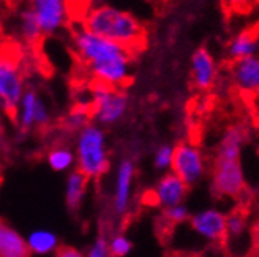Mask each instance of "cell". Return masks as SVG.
<instances>
[{
    "instance_id": "30bf717a",
    "label": "cell",
    "mask_w": 259,
    "mask_h": 257,
    "mask_svg": "<svg viewBox=\"0 0 259 257\" xmlns=\"http://www.w3.org/2000/svg\"><path fill=\"white\" fill-rule=\"evenodd\" d=\"M231 78L234 85L245 93L259 92V56L232 60Z\"/></svg>"
},
{
    "instance_id": "5b68a950",
    "label": "cell",
    "mask_w": 259,
    "mask_h": 257,
    "mask_svg": "<svg viewBox=\"0 0 259 257\" xmlns=\"http://www.w3.org/2000/svg\"><path fill=\"white\" fill-rule=\"evenodd\" d=\"M79 171L89 178H98L109 169L105 136L95 126H85L77 144Z\"/></svg>"
},
{
    "instance_id": "484cf974",
    "label": "cell",
    "mask_w": 259,
    "mask_h": 257,
    "mask_svg": "<svg viewBox=\"0 0 259 257\" xmlns=\"http://www.w3.org/2000/svg\"><path fill=\"white\" fill-rule=\"evenodd\" d=\"M254 0H222L223 7L231 13H243L251 8Z\"/></svg>"
},
{
    "instance_id": "7a4b0ae2",
    "label": "cell",
    "mask_w": 259,
    "mask_h": 257,
    "mask_svg": "<svg viewBox=\"0 0 259 257\" xmlns=\"http://www.w3.org/2000/svg\"><path fill=\"white\" fill-rule=\"evenodd\" d=\"M247 139V130L234 125L228 128L220 140L212 169V188L220 197L236 199L245 191L242 148Z\"/></svg>"
},
{
    "instance_id": "ffe728a7",
    "label": "cell",
    "mask_w": 259,
    "mask_h": 257,
    "mask_svg": "<svg viewBox=\"0 0 259 257\" xmlns=\"http://www.w3.org/2000/svg\"><path fill=\"white\" fill-rule=\"evenodd\" d=\"M27 245L30 252H36V254H46L56 249L57 245V238L54 234L46 232V230H38V232H33L29 240Z\"/></svg>"
},
{
    "instance_id": "e0dca14e",
    "label": "cell",
    "mask_w": 259,
    "mask_h": 257,
    "mask_svg": "<svg viewBox=\"0 0 259 257\" xmlns=\"http://www.w3.org/2000/svg\"><path fill=\"white\" fill-rule=\"evenodd\" d=\"M22 33H24V40L29 43L30 47L33 49H40V44L43 41V30L38 24L36 18H35V13L29 8L27 11L22 13Z\"/></svg>"
},
{
    "instance_id": "3957f363",
    "label": "cell",
    "mask_w": 259,
    "mask_h": 257,
    "mask_svg": "<svg viewBox=\"0 0 259 257\" xmlns=\"http://www.w3.org/2000/svg\"><path fill=\"white\" fill-rule=\"evenodd\" d=\"M81 25L87 32L117 43L133 54L141 53L147 44V35L142 24L130 13L112 7L92 8Z\"/></svg>"
},
{
    "instance_id": "4fadbf2b",
    "label": "cell",
    "mask_w": 259,
    "mask_h": 257,
    "mask_svg": "<svg viewBox=\"0 0 259 257\" xmlns=\"http://www.w3.org/2000/svg\"><path fill=\"white\" fill-rule=\"evenodd\" d=\"M30 249L15 229L0 220V257H27Z\"/></svg>"
},
{
    "instance_id": "6da1fadb",
    "label": "cell",
    "mask_w": 259,
    "mask_h": 257,
    "mask_svg": "<svg viewBox=\"0 0 259 257\" xmlns=\"http://www.w3.org/2000/svg\"><path fill=\"white\" fill-rule=\"evenodd\" d=\"M73 41L81 65L92 73L94 79L115 87L128 85V68L135 56L133 53L106 38L87 32L84 27L74 32Z\"/></svg>"
},
{
    "instance_id": "44dd1931",
    "label": "cell",
    "mask_w": 259,
    "mask_h": 257,
    "mask_svg": "<svg viewBox=\"0 0 259 257\" xmlns=\"http://www.w3.org/2000/svg\"><path fill=\"white\" fill-rule=\"evenodd\" d=\"M65 8L70 21L82 24L89 11L92 10V0H65Z\"/></svg>"
},
{
    "instance_id": "d6986e66",
    "label": "cell",
    "mask_w": 259,
    "mask_h": 257,
    "mask_svg": "<svg viewBox=\"0 0 259 257\" xmlns=\"http://www.w3.org/2000/svg\"><path fill=\"white\" fill-rule=\"evenodd\" d=\"M248 232L247 216L240 212H232L226 215V241L234 243L242 240Z\"/></svg>"
},
{
    "instance_id": "ba28073f",
    "label": "cell",
    "mask_w": 259,
    "mask_h": 257,
    "mask_svg": "<svg viewBox=\"0 0 259 257\" xmlns=\"http://www.w3.org/2000/svg\"><path fill=\"white\" fill-rule=\"evenodd\" d=\"M191 229L209 243H226V215L217 209H207L188 218Z\"/></svg>"
},
{
    "instance_id": "7402d4cb",
    "label": "cell",
    "mask_w": 259,
    "mask_h": 257,
    "mask_svg": "<svg viewBox=\"0 0 259 257\" xmlns=\"http://www.w3.org/2000/svg\"><path fill=\"white\" fill-rule=\"evenodd\" d=\"M188 218H190L188 209L182 203L172 205V207H166L164 213H163V221L169 227H174V226H179V224L188 221Z\"/></svg>"
},
{
    "instance_id": "f546056e",
    "label": "cell",
    "mask_w": 259,
    "mask_h": 257,
    "mask_svg": "<svg viewBox=\"0 0 259 257\" xmlns=\"http://www.w3.org/2000/svg\"><path fill=\"white\" fill-rule=\"evenodd\" d=\"M0 33H2V22H0Z\"/></svg>"
},
{
    "instance_id": "52a82bcc",
    "label": "cell",
    "mask_w": 259,
    "mask_h": 257,
    "mask_svg": "<svg viewBox=\"0 0 259 257\" xmlns=\"http://www.w3.org/2000/svg\"><path fill=\"white\" fill-rule=\"evenodd\" d=\"M171 169L188 186L198 183L205 172V161L202 151L191 142L177 144L172 150Z\"/></svg>"
},
{
    "instance_id": "277c9868",
    "label": "cell",
    "mask_w": 259,
    "mask_h": 257,
    "mask_svg": "<svg viewBox=\"0 0 259 257\" xmlns=\"http://www.w3.org/2000/svg\"><path fill=\"white\" fill-rule=\"evenodd\" d=\"M22 59L21 46L5 40L0 43V101L5 112L13 120L19 114V102L22 98Z\"/></svg>"
},
{
    "instance_id": "8992f818",
    "label": "cell",
    "mask_w": 259,
    "mask_h": 257,
    "mask_svg": "<svg viewBox=\"0 0 259 257\" xmlns=\"http://www.w3.org/2000/svg\"><path fill=\"white\" fill-rule=\"evenodd\" d=\"M90 90L94 93L89 105L90 115H97L103 123H112L122 117L126 108V95L120 87L94 79Z\"/></svg>"
},
{
    "instance_id": "7c38bea8",
    "label": "cell",
    "mask_w": 259,
    "mask_h": 257,
    "mask_svg": "<svg viewBox=\"0 0 259 257\" xmlns=\"http://www.w3.org/2000/svg\"><path fill=\"white\" fill-rule=\"evenodd\" d=\"M193 84L199 90H209L217 79V63L213 56L205 47H199L191 57Z\"/></svg>"
},
{
    "instance_id": "9c48e42d",
    "label": "cell",
    "mask_w": 259,
    "mask_h": 257,
    "mask_svg": "<svg viewBox=\"0 0 259 257\" xmlns=\"http://www.w3.org/2000/svg\"><path fill=\"white\" fill-rule=\"evenodd\" d=\"M188 192V185L174 172L166 174L153 191L149 192L152 205H161V207H172V205L182 203Z\"/></svg>"
},
{
    "instance_id": "d4e9b609",
    "label": "cell",
    "mask_w": 259,
    "mask_h": 257,
    "mask_svg": "<svg viewBox=\"0 0 259 257\" xmlns=\"http://www.w3.org/2000/svg\"><path fill=\"white\" fill-rule=\"evenodd\" d=\"M172 150H174V147H171V145H163L157 150V153H155V166H157L158 169L171 168Z\"/></svg>"
},
{
    "instance_id": "603a6c76",
    "label": "cell",
    "mask_w": 259,
    "mask_h": 257,
    "mask_svg": "<svg viewBox=\"0 0 259 257\" xmlns=\"http://www.w3.org/2000/svg\"><path fill=\"white\" fill-rule=\"evenodd\" d=\"M48 161L54 171H65L73 163V153L68 148H54L49 151Z\"/></svg>"
},
{
    "instance_id": "cb8c5ba5",
    "label": "cell",
    "mask_w": 259,
    "mask_h": 257,
    "mask_svg": "<svg viewBox=\"0 0 259 257\" xmlns=\"http://www.w3.org/2000/svg\"><path fill=\"white\" fill-rule=\"evenodd\" d=\"M130 251H132V243H130L128 238H125L122 235H115L109 243V254L111 255L122 257V255H126Z\"/></svg>"
},
{
    "instance_id": "8fae6325",
    "label": "cell",
    "mask_w": 259,
    "mask_h": 257,
    "mask_svg": "<svg viewBox=\"0 0 259 257\" xmlns=\"http://www.w3.org/2000/svg\"><path fill=\"white\" fill-rule=\"evenodd\" d=\"M30 10L45 35L59 29L67 18L65 0H30Z\"/></svg>"
},
{
    "instance_id": "4316f807",
    "label": "cell",
    "mask_w": 259,
    "mask_h": 257,
    "mask_svg": "<svg viewBox=\"0 0 259 257\" xmlns=\"http://www.w3.org/2000/svg\"><path fill=\"white\" fill-rule=\"evenodd\" d=\"M89 255L90 257H106V255H109V245H108L105 235L98 237L94 248L89 251Z\"/></svg>"
},
{
    "instance_id": "ac0fdd59",
    "label": "cell",
    "mask_w": 259,
    "mask_h": 257,
    "mask_svg": "<svg viewBox=\"0 0 259 257\" xmlns=\"http://www.w3.org/2000/svg\"><path fill=\"white\" fill-rule=\"evenodd\" d=\"M38 99L36 93L29 90V92L22 93L21 102H19V108H21V128L22 131H29L30 128L35 125V117H36V108H38Z\"/></svg>"
},
{
    "instance_id": "2e32d148",
    "label": "cell",
    "mask_w": 259,
    "mask_h": 257,
    "mask_svg": "<svg viewBox=\"0 0 259 257\" xmlns=\"http://www.w3.org/2000/svg\"><path fill=\"white\" fill-rule=\"evenodd\" d=\"M87 182H89V177L85 174H82L81 171H77L70 175L68 185H67V205L70 210L79 209L85 188H87Z\"/></svg>"
},
{
    "instance_id": "83f0119b",
    "label": "cell",
    "mask_w": 259,
    "mask_h": 257,
    "mask_svg": "<svg viewBox=\"0 0 259 257\" xmlns=\"http://www.w3.org/2000/svg\"><path fill=\"white\" fill-rule=\"evenodd\" d=\"M56 254L59 257H79V251L74 249V248H70V246H60L59 249H56Z\"/></svg>"
},
{
    "instance_id": "9a60e30c",
    "label": "cell",
    "mask_w": 259,
    "mask_h": 257,
    "mask_svg": "<svg viewBox=\"0 0 259 257\" xmlns=\"http://www.w3.org/2000/svg\"><path fill=\"white\" fill-rule=\"evenodd\" d=\"M257 53H259L257 36L250 30H243L237 33L228 44V57L231 60L256 56Z\"/></svg>"
},
{
    "instance_id": "f1b7e54d",
    "label": "cell",
    "mask_w": 259,
    "mask_h": 257,
    "mask_svg": "<svg viewBox=\"0 0 259 257\" xmlns=\"http://www.w3.org/2000/svg\"><path fill=\"white\" fill-rule=\"evenodd\" d=\"M4 2H5V4H8L10 7H16V5L21 2V0H4Z\"/></svg>"
},
{
    "instance_id": "5bb4252c",
    "label": "cell",
    "mask_w": 259,
    "mask_h": 257,
    "mask_svg": "<svg viewBox=\"0 0 259 257\" xmlns=\"http://www.w3.org/2000/svg\"><path fill=\"white\" fill-rule=\"evenodd\" d=\"M133 174H135L133 163L130 160H125L120 164L119 175H117V185H115L114 207L117 210V213H123L126 210L130 188H132V182H133Z\"/></svg>"
}]
</instances>
